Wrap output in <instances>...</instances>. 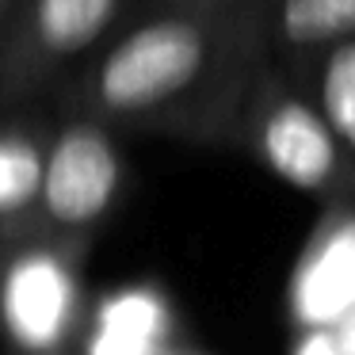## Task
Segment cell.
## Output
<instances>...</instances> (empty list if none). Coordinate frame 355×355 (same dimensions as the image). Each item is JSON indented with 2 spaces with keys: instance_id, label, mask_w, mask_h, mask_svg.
<instances>
[{
  "instance_id": "6da1fadb",
  "label": "cell",
  "mask_w": 355,
  "mask_h": 355,
  "mask_svg": "<svg viewBox=\"0 0 355 355\" xmlns=\"http://www.w3.org/2000/svg\"><path fill=\"white\" fill-rule=\"evenodd\" d=\"M263 62L260 19L207 0H161L111 35L50 103L115 130L233 146L241 103Z\"/></svg>"
},
{
  "instance_id": "7a4b0ae2",
  "label": "cell",
  "mask_w": 355,
  "mask_h": 355,
  "mask_svg": "<svg viewBox=\"0 0 355 355\" xmlns=\"http://www.w3.org/2000/svg\"><path fill=\"white\" fill-rule=\"evenodd\" d=\"M233 146L324 207L355 199V153L332 130L306 80L271 58L245 92Z\"/></svg>"
},
{
  "instance_id": "3957f363",
  "label": "cell",
  "mask_w": 355,
  "mask_h": 355,
  "mask_svg": "<svg viewBox=\"0 0 355 355\" xmlns=\"http://www.w3.org/2000/svg\"><path fill=\"white\" fill-rule=\"evenodd\" d=\"M130 8L134 0H16L0 24V111L54 100Z\"/></svg>"
},
{
  "instance_id": "277c9868",
  "label": "cell",
  "mask_w": 355,
  "mask_h": 355,
  "mask_svg": "<svg viewBox=\"0 0 355 355\" xmlns=\"http://www.w3.org/2000/svg\"><path fill=\"white\" fill-rule=\"evenodd\" d=\"M73 241H0V336L8 355H80L85 294Z\"/></svg>"
},
{
  "instance_id": "5b68a950",
  "label": "cell",
  "mask_w": 355,
  "mask_h": 355,
  "mask_svg": "<svg viewBox=\"0 0 355 355\" xmlns=\"http://www.w3.org/2000/svg\"><path fill=\"white\" fill-rule=\"evenodd\" d=\"M54 134L46 149L42 191L31 218L4 241H73L92 245V233L115 210L123 191V153L115 141V126L80 111H58Z\"/></svg>"
},
{
  "instance_id": "8992f818",
  "label": "cell",
  "mask_w": 355,
  "mask_h": 355,
  "mask_svg": "<svg viewBox=\"0 0 355 355\" xmlns=\"http://www.w3.org/2000/svg\"><path fill=\"white\" fill-rule=\"evenodd\" d=\"M286 302L298 329H340L355 317V199L324 207Z\"/></svg>"
},
{
  "instance_id": "52a82bcc",
  "label": "cell",
  "mask_w": 355,
  "mask_h": 355,
  "mask_svg": "<svg viewBox=\"0 0 355 355\" xmlns=\"http://www.w3.org/2000/svg\"><path fill=\"white\" fill-rule=\"evenodd\" d=\"M54 123L58 115L46 119L42 103L0 111V241L12 237L39 202Z\"/></svg>"
},
{
  "instance_id": "ba28073f",
  "label": "cell",
  "mask_w": 355,
  "mask_h": 355,
  "mask_svg": "<svg viewBox=\"0 0 355 355\" xmlns=\"http://www.w3.org/2000/svg\"><path fill=\"white\" fill-rule=\"evenodd\" d=\"M260 35L271 62L298 77L321 50L355 35V0H271Z\"/></svg>"
},
{
  "instance_id": "9c48e42d",
  "label": "cell",
  "mask_w": 355,
  "mask_h": 355,
  "mask_svg": "<svg viewBox=\"0 0 355 355\" xmlns=\"http://www.w3.org/2000/svg\"><path fill=\"white\" fill-rule=\"evenodd\" d=\"M80 355H172V317L161 294L123 291L85 329Z\"/></svg>"
},
{
  "instance_id": "30bf717a",
  "label": "cell",
  "mask_w": 355,
  "mask_h": 355,
  "mask_svg": "<svg viewBox=\"0 0 355 355\" xmlns=\"http://www.w3.org/2000/svg\"><path fill=\"white\" fill-rule=\"evenodd\" d=\"M298 77L313 92L317 107L324 111L340 141L355 153V35L321 50Z\"/></svg>"
},
{
  "instance_id": "8fae6325",
  "label": "cell",
  "mask_w": 355,
  "mask_h": 355,
  "mask_svg": "<svg viewBox=\"0 0 355 355\" xmlns=\"http://www.w3.org/2000/svg\"><path fill=\"white\" fill-rule=\"evenodd\" d=\"M294 355H347L340 329H302Z\"/></svg>"
},
{
  "instance_id": "7c38bea8",
  "label": "cell",
  "mask_w": 355,
  "mask_h": 355,
  "mask_svg": "<svg viewBox=\"0 0 355 355\" xmlns=\"http://www.w3.org/2000/svg\"><path fill=\"white\" fill-rule=\"evenodd\" d=\"M207 4H218V8H230V12H241V16L260 19L263 8H268L271 0H207Z\"/></svg>"
},
{
  "instance_id": "4fadbf2b",
  "label": "cell",
  "mask_w": 355,
  "mask_h": 355,
  "mask_svg": "<svg viewBox=\"0 0 355 355\" xmlns=\"http://www.w3.org/2000/svg\"><path fill=\"white\" fill-rule=\"evenodd\" d=\"M340 336H344V347H347V355H355V317L347 324H340Z\"/></svg>"
},
{
  "instance_id": "5bb4252c",
  "label": "cell",
  "mask_w": 355,
  "mask_h": 355,
  "mask_svg": "<svg viewBox=\"0 0 355 355\" xmlns=\"http://www.w3.org/2000/svg\"><path fill=\"white\" fill-rule=\"evenodd\" d=\"M16 8V0H0V24H4V19H8V12Z\"/></svg>"
}]
</instances>
